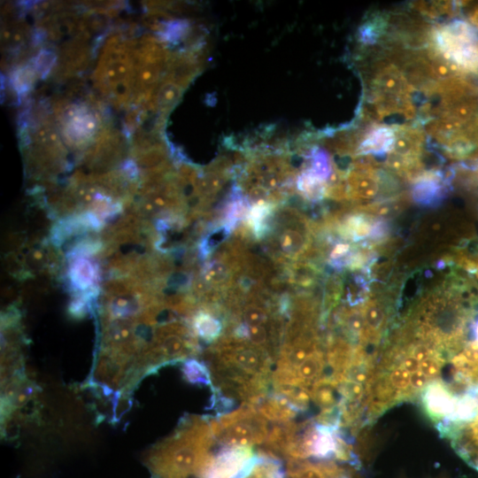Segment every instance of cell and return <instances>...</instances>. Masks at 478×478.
Returning a JSON list of instances; mask_svg holds the SVG:
<instances>
[{"label": "cell", "instance_id": "3957f363", "mask_svg": "<svg viewBox=\"0 0 478 478\" xmlns=\"http://www.w3.org/2000/svg\"><path fill=\"white\" fill-rule=\"evenodd\" d=\"M436 52L454 67L468 71L478 69V38L466 23L455 20L436 27L432 33Z\"/></svg>", "mask_w": 478, "mask_h": 478}, {"label": "cell", "instance_id": "7a4b0ae2", "mask_svg": "<svg viewBox=\"0 0 478 478\" xmlns=\"http://www.w3.org/2000/svg\"><path fill=\"white\" fill-rule=\"evenodd\" d=\"M214 441L222 448L251 447L265 442L268 420L256 406L241 405L232 412L209 420Z\"/></svg>", "mask_w": 478, "mask_h": 478}, {"label": "cell", "instance_id": "5bb4252c", "mask_svg": "<svg viewBox=\"0 0 478 478\" xmlns=\"http://www.w3.org/2000/svg\"><path fill=\"white\" fill-rule=\"evenodd\" d=\"M472 20L474 24L478 26V10H476L475 12L474 13L472 17Z\"/></svg>", "mask_w": 478, "mask_h": 478}, {"label": "cell", "instance_id": "8fae6325", "mask_svg": "<svg viewBox=\"0 0 478 478\" xmlns=\"http://www.w3.org/2000/svg\"><path fill=\"white\" fill-rule=\"evenodd\" d=\"M195 325L197 333L207 341L216 339L222 329L220 322L208 314H200L196 319Z\"/></svg>", "mask_w": 478, "mask_h": 478}, {"label": "cell", "instance_id": "8992f818", "mask_svg": "<svg viewBox=\"0 0 478 478\" xmlns=\"http://www.w3.org/2000/svg\"><path fill=\"white\" fill-rule=\"evenodd\" d=\"M89 55L86 37L77 36L62 46L54 75L58 79H66L84 70L89 61Z\"/></svg>", "mask_w": 478, "mask_h": 478}, {"label": "cell", "instance_id": "5b68a950", "mask_svg": "<svg viewBox=\"0 0 478 478\" xmlns=\"http://www.w3.org/2000/svg\"><path fill=\"white\" fill-rule=\"evenodd\" d=\"M252 456L251 447L222 448L212 457L203 478H233Z\"/></svg>", "mask_w": 478, "mask_h": 478}, {"label": "cell", "instance_id": "6da1fadb", "mask_svg": "<svg viewBox=\"0 0 478 478\" xmlns=\"http://www.w3.org/2000/svg\"><path fill=\"white\" fill-rule=\"evenodd\" d=\"M209 420L189 418L151 453L148 463L161 478H189L203 474L214 443Z\"/></svg>", "mask_w": 478, "mask_h": 478}, {"label": "cell", "instance_id": "277c9868", "mask_svg": "<svg viewBox=\"0 0 478 478\" xmlns=\"http://www.w3.org/2000/svg\"><path fill=\"white\" fill-rule=\"evenodd\" d=\"M458 452L478 470V402L461 420L444 431Z\"/></svg>", "mask_w": 478, "mask_h": 478}, {"label": "cell", "instance_id": "9c48e42d", "mask_svg": "<svg viewBox=\"0 0 478 478\" xmlns=\"http://www.w3.org/2000/svg\"><path fill=\"white\" fill-rule=\"evenodd\" d=\"M396 131L389 127H378L370 130L359 146L360 153H382L391 150L395 144Z\"/></svg>", "mask_w": 478, "mask_h": 478}, {"label": "cell", "instance_id": "ba28073f", "mask_svg": "<svg viewBox=\"0 0 478 478\" xmlns=\"http://www.w3.org/2000/svg\"><path fill=\"white\" fill-rule=\"evenodd\" d=\"M256 408L271 422H289L299 413L286 398L274 391L269 393Z\"/></svg>", "mask_w": 478, "mask_h": 478}, {"label": "cell", "instance_id": "30bf717a", "mask_svg": "<svg viewBox=\"0 0 478 478\" xmlns=\"http://www.w3.org/2000/svg\"><path fill=\"white\" fill-rule=\"evenodd\" d=\"M186 379L195 384L212 386V374L207 366L195 359H190L183 366Z\"/></svg>", "mask_w": 478, "mask_h": 478}, {"label": "cell", "instance_id": "4fadbf2b", "mask_svg": "<svg viewBox=\"0 0 478 478\" xmlns=\"http://www.w3.org/2000/svg\"><path fill=\"white\" fill-rule=\"evenodd\" d=\"M386 21L382 17L367 20L360 29V40L366 43L374 42L382 35Z\"/></svg>", "mask_w": 478, "mask_h": 478}, {"label": "cell", "instance_id": "7c38bea8", "mask_svg": "<svg viewBox=\"0 0 478 478\" xmlns=\"http://www.w3.org/2000/svg\"><path fill=\"white\" fill-rule=\"evenodd\" d=\"M39 76L35 66L27 65L18 68L12 76V84L19 93H25L30 89Z\"/></svg>", "mask_w": 478, "mask_h": 478}, {"label": "cell", "instance_id": "52a82bcc", "mask_svg": "<svg viewBox=\"0 0 478 478\" xmlns=\"http://www.w3.org/2000/svg\"><path fill=\"white\" fill-rule=\"evenodd\" d=\"M287 478H346L343 470L333 463L312 464L304 459H289Z\"/></svg>", "mask_w": 478, "mask_h": 478}]
</instances>
